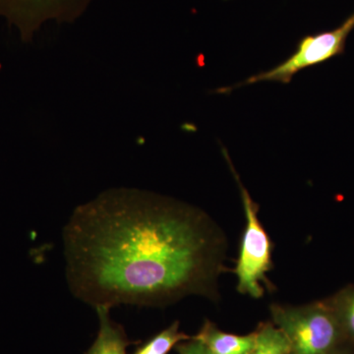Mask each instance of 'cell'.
<instances>
[{
    "instance_id": "1",
    "label": "cell",
    "mask_w": 354,
    "mask_h": 354,
    "mask_svg": "<svg viewBox=\"0 0 354 354\" xmlns=\"http://www.w3.org/2000/svg\"><path fill=\"white\" fill-rule=\"evenodd\" d=\"M70 291L91 306L215 300L227 241L202 209L137 190L78 207L62 232Z\"/></svg>"
},
{
    "instance_id": "2",
    "label": "cell",
    "mask_w": 354,
    "mask_h": 354,
    "mask_svg": "<svg viewBox=\"0 0 354 354\" xmlns=\"http://www.w3.org/2000/svg\"><path fill=\"white\" fill-rule=\"evenodd\" d=\"M272 324L286 335L291 354H326L346 344V337L327 299L291 306L272 304Z\"/></svg>"
},
{
    "instance_id": "3",
    "label": "cell",
    "mask_w": 354,
    "mask_h": 354,
    "mask_svg": "<svg viewBox=\"0 0 354 354\" xmlns=\"http://www.w3.org/2000/svg\"><path fill=\"white\" fill-rule=\"evenodd\" d=\"M230 167L241 188L242 204L245 212L246 225L242 237L241 252L235 266L237 291L253 298L264 295V285H270L267 272L272 269V243L258 216L259 207Z\"/></svg>"
},
{
    "instance_id": "4",
    "label": "cell",
    "mask_w": 354,
    "mask_h": 354,
    "mask_svg": "<svg viewBox=\"0 0 354 354\" xmlns=\"http://www.w3.org/2000/svg\"><path fill=\"white\" fill-rule=\"evenodd\" d=\"M354 29V12L341 26L330 31L306 36L288 59L268 71L249 77L245 85L259 82L288 84L293 76L307 67L320 64L341 53L346 39Z\"/></svg>"
},
{
    "instance_id": "5",
    "label": "cell",
    "mask_w": 354,
    "mask_h": 354,
    "mask_svg": "<svg viewBox=\"0 0 354 354\" xmlns=\"http://www.w3.org/2000/svg\"><path fill=\"white\" fill-rule=\"evenodd\" d=\"M195 339L201 342L212 354H246L255 342V330L251 334H230L218 329L215 324L206 320Z\"/></svg>"
},
{
    "instance_id": "6",
    "label": "cell",
    "mask_w": 354,
    "mask_h": 354,
    "mask_svg": "<svg viewBox=\"0 0 354 354\" xmlns=\"http://www.w3.org/2000/svg\"><path fill=\"white\" fill-rule=\"evenodd\" d=\"M99 332L86 354H127L132 342L128 339L125 330L120 324L114 322L109 315L108 307H97Z\"/></svg>"
},
{
    "instance_id": "7",
    "label": "cell",
    "mask_w": 354,
    "mask_h": 354,
    "mask_svg": "<svg viewBox=\"0 0 354 354\" xmlns=\"http://www.w3.org/2000/svg\"><path fill=\"white\" fill-rule=\"evenodd\" d=\"M255 335L254 346L246 354H291L290 342L274 324L261 323Z\"/></svg>"
},
{
    "instance_id": "8",
    "label": "cell",
    "mask_w": 354,
    "mask_h": 354,
    "mask_svg": "<svg viewBox=\"0 0 354 354\" xmlns=\"http://www.w3.org/2000/svg\"><path fill=\"white\" fill-rule=\"evenodd\" d=\"M348 344L354 348V286H348L328 298Z\"/></svg>"
},
{
    "instance_id": "9",
    "label": "cell",
    "mask_w": 354,
    "mask_h": 354,
    "mask_svg": "<svg viewBox=\"0 0 354 354\" xmlns=\"http://www.w3.org/2000/svg\"><path fill=\"white\" fill-rule=\"evenodd\" d=\"M190 335L179 329V322L172 323L167 329L153 335L133 354H169L172 348L184 341L190 339Z\"/></svg>"
},
{
    "instance_id": "10",
    "label": "cell",
    "mask_w": 354,
    "mask_h": 354,
    "mask_svg": "<svg viewBox=\"0 0 354 354\" xmlns=\"http://www.w3.org/2000/svg\"><path fill=\"white\" fill-rule=\"evenodd\" d=\"M176 348L178 354H212L201 342L197 341L193 337L188 341L177 344Z\"/></svg>"
},
{
    "instance_id": "11",
    "label": "cell",
    "mask_w": 354,
    "mask_h": 354,
    "mask_svg": "<svg viewBox=\"0 0 354 354\" xmlns=\"http://www.w3.org/2000/svg\"><path fill=\"white\" fill-rule=\"evenodd\" d=\"M6 1V4H11V6H41V3H44V1L48 0H2Z\"/></svg>"
},
{
    "instance_id": "12",
    "label": "cell",
    "mask_w": 354,
    "mask_h": 354,
    "mask_svg": "<svg viewBox=\"0 0 354 354\" xmlns=\"http://www.w3.org/2000/svg\"><path fill=\"white\" fill-rule=\"evenodd\" d=\"M326 354H354V348L351 344H342L339 348L333 349L330 353Z\"/></svg>"
}]
</instances>
